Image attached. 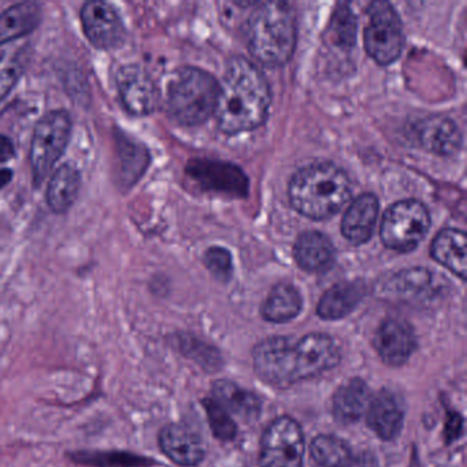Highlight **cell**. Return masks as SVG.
I'll return each instance as SVG.
<instances>
[{"label": "cell", "instance_id": "6da1fadb", "mask_svg": "<svg viewBox=\"0 0 467 467\" xmlns=\"http://www.w3.org/2000/svg\"><path fill=\"white\" fill-rule=\"evenodd\" d=\"M272 102L269 83L264 73L248 59L234 57L229 61L220 84L215 119L228 135L261 127Z\"/></svg>", "mask_w": 467, "mask_h": 467}, {"label": "cell", "instance_id": "7a4b0ae2", "mask_svg": "<svg viewBox=\"0 0 467 467\" xmlns=\"http://www.w3.org/2000/svg\"><path fill=\"white\" fill-rule=\"evenodd\" d=\"M351 198V182L346 171L332 163L300 169L289 184V201L299 214L327 220L337 214Z\"/></svg>", "mask_w": 467, "mask_h": 467}, {"label": "cell", "instance_id": "3957f363", "mask_svg": "<svg viewBox=\"0 0 467 467\" xmlns=\"http://www.w3.org/2000/svg\"><path fill=\"white\" fill-rule=\"evenodd\" d=\"M245 36L256 61L272 67L285 65L296 46V17L291 5L259 4L248 18Z\"/></svg>", "mask_w": 467, "mask_h": 467}, {"label": "cell", "instance_id": "277c9868", "mask_svg": "<svg viewBox=\"0 0 467 467\" xmlns=\"http://www.w3.org/2000/svg\"><path fill=\"white\" fill-rule=\"evenodd\" d=\"M220 84L198 67H184L169 87L168 109L179 124L195 127L214 114Z\"/></svg>", "mask_w": 467, "mask_h": 467}, {"label": "cell", "instance_id": "5b68a950", "mask_svg": "<svg viewBox=\"0 0 467 467\" xmlns=\"http://www.w3.org/2000/svg\"><path fill=\"white\" fill-rule=\"evenodd\" d=\"M72 135V119L65 110L46 114L36 127L31 147V165L35 187H40L54 165L64 155Z\"/></svg>", "mask_w": 467, "mask_h": 467}, {"label": "cell", "instance_id": "8992f818", "mask_svg": "<svg viewBox=\"0 0 467 467\" xmlns=\"http://www.w3.org/2000/svg\"><path fill=\"white\" fill-rule=\"evenodd\" d=\"M431 228V215L418 201H401L385 212L381 221L382 243L390 250L410 253L418 247Z\"/></svg>", "mask_w": 467, "mask_h": 467}, {"label": "cell", "instance_id": "52a82bcc", "mask_svg": "<svg viewBox=\"0 0 467 467\" xmlns=\"http://www.w3.org/2000/svg\"><path fill=\"white\" fill-rule=\"evenodd\" d=\"M368 24L365 29V48L368 56L381 65L393 64L404 47L403 26L398 13L388 2H374L368 7Z\"/></svg>", "mask_w": 467, "mask_h": 467}, {"label": "cell", "instance_id": "ba28073f", "mask_svg": "<svg viewBox=\"0 0 467 467\" xmlns=\"http://www.w3.org/2000/svg\"><path fill=\"white\" fill-rule=\"evenodd\" d=\"M305 437L302 428L291 417L273 420L261 440L259 466L303 467Z\"/></svg>", "mask_w": 467, "mask_h": 467}, {"label": "cell", "instance_id": "9c48e42d", "mask_svg": "<svg viewBox=\"0 0 467 467\" xmlns=\"http://www.w3.org/2000/svg\"><path fill=\"white\" fill-rule=\"evenodd\" d=\"M254 370L259 379L275 388L296 384L294 368V340L291 337L265 338L253 351Z\"/></svg>", "mask_w": 467, "mask_h": 467}, {"label": "cell", "instance_id": "30bf717a", "mask_svg": "<svg viewBox=\"0 0 467 467\" xmlns=\"http://www.w3.org/2000/svg\"><path fill=\"white\" fill-rule=\"evenodd\" d=\"M341 354L332 337L310 333L294 341V366L297 382L332 370L340 363Z\"/></svg>", "mask_w": 467, "mask_h": 467}, {"label": "cell", "instance_id": "8fae6325", "mask_svg": "<svg viewBox=\"0 0 467 467\" xmlns=\"http://www.w3.org/2000/svg\"><path fill=\"white\" fill-rule=\"evenodd\" d=\"M187 174L204 191L244 198L248 179L239 166L220 161L193 160L188 163Z\"/></svg>", "mask_w": 467, "mask_h": 467}, {"label": "cell", "instance_id": "7c38bea8", "mask_svg": "<svg viewBox=\"0 0 467 467\" xmlns=\"http://www.w3.org/2000/svg\"><path fill=\"white\" fill-rule=\"evenodd\" d=\"M117 88L128 113L149 116L160 105V91L146 70L138 65H125L117 73Z\"/></svg>", "mask_w": 467, "mask_h": 467}, {"label": "cell", "instance_id": "4fadbf2b", "mask_svg": "<svg viewBox=\"0 0 467 467\" xmlns=\"http://www.w3.org/2000/svg\"><path fill=\"white\" fill-rule=\"evenodd\" d=\"M84 34L92 46L110 50L124 43L125 26L117 10L106 2H88L80 13Z\"/></svg>", "mask_w": 467, "mask_h": 467}, {"label": "cell", "instance_id": "5bb4252c", "mask_svg": "<svg viewBox=\"0 0 467 467\" xmlns=\"http://www.w3.org/2000/svg\"><path fill=\"white\" fill-rule=\"evenodd\" d=\"M373 344L385 365L399 368L403 366L414 352L415 336L406 321L388 318L382 321L377 329Z\"/></svg>", "mask_w": 467, "mask_h": 467}, {"label": "cell", "instance_id": "9a60e30c", "mask_svg": "<svg viewBox=\"0 0 467 467\" xmlns=\"http://www.w3.org/2000/svg\"><path fill=\"white\" fill-rule=\"evenodd\" d=\"M160 447L171 461L180 466H196L204 459L201 436L182 423H169L161 431Z\"/></svg>", "mask_w": 467, "mask_h": 467}, {"label": "cell", "instance_id": "2e32d148", "mask_svg": "<svg viewBox=\"0 0 467 467\" xmlns=\"http://www.w3.org/2000/svg\"><path fill=\"white\" fill-rule=\"evenodd\" d=\"M436 292L433 273L423 267L403 270L396 273L385 284L382 294L389 299L401 302H423L431 299Z\"/></svg>", "mask_w": 467, "mask_h": 467}, {"label": "cell", "instance_id": "e0dca14e", "mask_svg": "<svg viewBox=\"0 0 467 467\" xmlns=\"http://www.w3.org/2000/svg\"><path fill=\"white\" fill-rule=\"evenodd\" d=\"M379 207V199L373 193H363L355 199L341 221L343 236L355 245L368 242L376 228Z\"/></svg>", "mask_w": 467, "mask_h": 467}, {"label": "cell", "instance_id": "ac0fdd59", "mask_svg": "<svg viewBox=\"0 0 467 467\" xmlns=\"http://www.w3.org/2000/svg\"><path fill=\"white\" fill-rule=\"evenodd\" d=\"M404 411L395 393L381 390L368 407V425L379 439L385 441L396 439L403 426Z\"/></svg>", "mask_w": 467, "mask_h": 467}, {"label": "cell", "instance_id": "d6986e66", "mask_svg": "<svg viewBox=\"0 0 467 467\" xmlns=\"http://www.w3.org/2000/svg\"><path fill=\"white\" fill-rule=\"evenodd\" d=\"M418 141L423 149L437 155H452L462 146V135L452 119L431 116L418 124Z\"/></svg>", "mask_w": 467, "mask_h": 467}, {"label": "cell", "instance_id": "ffe728a7", "mask_svg": "<svg viewBox=\"0 0 467 467\" xmlns=\"http://www.w3.org/2000/svg\"><path fill=\"white\" fill-rule=\"evenodd\" d=\"M294 251L297 265L306 272H325L335 264V247L321 232L310 231L300 234Z\"/></svg>", "mask_w": 467, "mask_h": 467}, {"label": "cell", "instance_id": "44dd1931", "mask_svg": "<svg viewBox=\"0 0 467 467\" xmlns=\"http://www.w3.org/2000/svg\"><path fill=\"white\" fill-rule=\"evenodd\" d=\"M365 295L366 285L362 281L336 284L322 295L317 313L327 321L344 318L357 308Z\"/></svg>", "mask_w": 467, "mask_h": 467}, {"label": "cell", "instance_id": "7402d4cb", "mask_svg": "<svg viewBox=\"0 0 467 467\" xmlns=\"http://www.w3.org/2000/svg\"><path fill=\"white\" fill-rule=\"evenodd\" d=\"M119 176L121 185L132 187L146 173L150 165V154L146 146L119 130L116 135Z\"/></svg>", "mask_w": 467, "mask_h": 467}, {"label": "cell", "instance_id": "603a6c76", "mask_svg": "<svg viewBox=\"0 0 467 467\" xmlns=\"http://www.w3.org/2000/svg\"><path fill=\"white\" fill-rule=\"evenodd\" d=\"M370 389L362 379H349L338 388L333 398V415L344 425L355 423L368 411Z\"/></svg>", "mask_w": 467, "mask_h": 467}, {"label": "cell", "instance_id": "cb8c5ba5", "mask_svg": "<svg viewBox=\"0 0 467 467\" xmlns=\"http://www.w3.org/2000/svg\"><path fill=\"white\" fill-rule=\"evenodd\" d=\"M213 395L226 411L234 412L245 422H254L261 414L258 396L228 379L215 381L213 384Z\"/></svg>", "mask_w": 467, "mask_h": 467}, {"label": "cell", "instance_id": "d4e9b609", "mask_svg": "<svg viewBox=\"0 0 467 467\" xmlns=\"http://www.w3.org/2000/svg\"><path fill=\"white\" fill-rule=\"evenodd\" d=\"M42 21V9L34 2H23L0 13V46L34 32Z\"/></svg>", "mask_w": 467, "mask_h": 467}, {"label": "cell", "instance_id": "484cf974", "mask_svg": "<svg viewBox=\"0 0 467 467\" xmlns=\"http://www.w3.org/2000/svg\"><path fill=\"white\" fill-rule=\"evenodd\" d=\"M431 256L434 261L466 280V234L458 229H444L437 234L431 244Z\"/></svg>", "mask_w": 467, "mask_h": 467}, {"label": "cell", "instance_id": "4316f807", "mask_svg": "<svg viewBox=\"0 0 467 467\" xmlns=\"http://www.w3.org/2000/svg\"><path fill=\"white\" fill-rule=\"evenodd\" d=\"M81 176L72 163H65L57 169L47 188V202L54 213H67L75 203L80 191Z\"/></svg>", "mask_w": 467, "mask_h": 467}, {"label": "cell", "instance_id": "83f0119b", "mask_svg": "<svg viewBox=\"0 0 467 467\" xmlns=\"http://www.w3.org/2000/svg\"><path fill=\"white\" fill-rule=\"evenodd\" d=\"M303 300L291 284H277L262 306V316L273 324H285L299 316Z\"/></svg>", "mask_w": 467, "mask_h": 467}, {"label": "cell", "instance_id": "f1b7e54d", "mask_svg": "<svg viewBox=\"0 0 467 467\" xmlns=\"http://www.w3.org/2000/svg\"><path fill=\"white\" fill-rule=\"evenodd\" d=\"M311 459L321 467H348L354 461L351 448L332 434H319L311 441Z\"/></svg>", "mask_w": 467, "mask_h": 467}, {"label": "cell", "instance_id": "f546056e", "mask_svg": "<svg viewBox=\"0 0 467 467\" xmlns=\"http://www.w3.org/2000/svg\"><path fill=\"white\" fill-rule=\"evenodd\" d=\"M330 35L333 42L341 47H352L357 39V23H355L354 15L347 5H338L333 15L332 24H330Z\"/></svg>", "mask_w": 467, "mask_h": 467}, {"label": "cell", "instance_id": "4dcf8cb0", "mask_svg": "<svg viewBox=\"0 0 467 467\" xmlns=\"http://www.w3.org/2000/svg\"><path fill=\"white\" fill-rule=\"evenodd\" d=\"M203 406L206 407L210 428L214 436L223 441L234 440L236 436L237 426L232 420L231 414L215 399H206L203 401Z\"/></svg>", "mask_w": 467, "mask_h": 467}, {"label": "cell", "instance_id": "1f68e13d", "mask_svg": "<svg viewBox=\"0 0 467 467\" xmlns=\"http://www.w3.org/2000/svg\"><path fill=\"white\" fill-rule=\"evenodd\" d=\"M81 463L95 464L98 467H135L136 464H143L144 461L128 453H78V462Z\"/></svg>", "mask_w": 467, "mask_h": 467}, {"label": "cell", "instance_id": "d6a6232c", "mask_svg": "<svg viewBox=\"0 0 467 467\" xmlns=\"http://www.w3.org/2000/svg\"><path fill=\"white\" fill-rule=\"evenodd\" d=\"M23 72L24 64L18 57L0 58V102L12 92Z\"/></svg>", "mask_w": 467, "mask_h": 467}, {"label": "cell", "instance_id": "836d02e7", "mask_svg": "<svg viewBox=\"0 0 467 467\" xmlns=\"http://www.w3.org/2000/svg\"><path fill=\"white\" fill-rule=\"evenodd\" d=\"M204 264L207 269L221 281H228L234 272L232 255L223 247H212L204 254Z\"/></svg>", "mask_w": 467, "mask_h": 467}, {"label": "cell", "instance_id": "e575fe53", "mask_svg": "<svg viewBox=\"0 0 467 467\" xmlns=\"http://www.w3.org/2000/svg\"><path fill=\"white\" fill-rule=\"evenodd\" d=\"M187 343L182 344L184 348L185 354L191 355V358H195L199 363L206 366V368H217V360L220 359V355L215 349L204 346V344L198 343L193 338H188Z\"/></svg>", "mask_w": 467, "mask_h": 467}, {"label": "cell", "instance_id": "d590c367", "mask_svg": "<svg viewBox=\"0 0 467 467\" xmlns=\"http://www.w3.org/2000/svg\"><path fill=\"white\" fill-rule=\"evenodd\" d=\"M462 428H463V420H462L461 415L458 412H451L448 414L447 422H445V440L448 444L452 442L453 440L459 439L462 433Z\"/></svg>", "mask_w": 467, "mask_h": 467}, {"label": "cell", "instance_id": "8d00e7d4", "mask_svg": "<svg viewBox=\"0 0 467 467\" xmlns=\"http://www.w3.org/2000/svg\"><path fill=\"white\" fill-rule=\"evenodd\" d=\"M15 146L6 136L0 135V163L7 162L15 157Z\"/></svg>", "mask_w": 467, "mask_h": 467}, {"label": "cell", "instance_id": "74e56055", "mask_svg": "<svg viewBox=\"0 0 467 467\" xmlns=\"http://www.w3.org/2000/svg\"><path fill=\"white\" fill-rule=\"evenodd\" d=\"M348 467H379L377 466L376 459L373 456L368 455V453H365V455H360L359 458H354L352 463L349 464Z\"/></svg>", "mask_w": 467, "mask_h": 467}, {"label": "cell", "instance_id": "f35d334b", "mask_svg": "<svg viewBox=\"0 0 467 467\" xmlns=\"http://www.w3.org/2000/svg\"><path fill=\"white\" fill-rule=\"evenodd\" d=\"M13 180V171L10 169H0V190L6 187Z\"/></svg>", "mask_w": 467, "mask_h": 467}]
</instances>
